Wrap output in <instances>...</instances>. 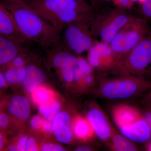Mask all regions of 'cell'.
Returning a JSON list of instances; mask_svg holds the SVG:
<instances>
[{
	"mask_svg": "<svg viewBox=\"0 0 151 151\" xmlns=\"http://www.w3.org/2000/svg\"><path fill=\"white\" fill-rule=\"evenodd\" d=\"M12 15L22 34L30 42L46 50L59 43L60 33L25 0H0Z\"/></svg>",
	"mask_w": 151,
	"mask_h": 151,
	"instance_id": "1",
	"label": "cell"
},
{
	"mask_svg": "<svg viewBox=\"0 0 151 151\" xmlns=\"http://www.w3.org/2000/svg\"><path fill=\"white\" fill-rule=\"evenodd\" d=\"M60 33L68 25L80 21L91 22L94 9L86 0H25Z\"/></svg>",
	"mask_w": 151,
	"mask_h": 151,
	"instance_id": "2",
	"label": "cell"
},
{
	"mask_svg": "<svg viewBox=\"0 0 151 151\" xmlns=\"http://www.w3.org/2000/svg\"><path fill=\"white\" fill-rule=\"evenodd\" d=\"M114 123L121 134L134 142H145L150 139L151 129L139 111L131 105L121 104L112 111Z\"/></svg>",
	"mask_w": 151,
	"mask_h": 151,
	"instance_id": "3",
	"label": "cell"
},
{
	"mask_svg": "<svg viewBox=\"0 0 151 151\" xmlns=\"http://www.w3.org/2000/svg\"><path fill=\"white\" fill-rule=\"evenodd\" d=\"M148 22L133 17L114 37L109 46L116 65L138 44L150 30Z\"/></svg>",
	"mask_w": 151,
	"mask_h": 151,
	"instance_id": "4",
	"label": "cell"
},
{
	"mask_svg": "<svg viewBox=\"0 0 151 151\" xmlns=\"http://www.w3.org/2000/svg\"><path fill=\"white\" fill-rule=\"evenodd\" d=\"M142 79L129 74L104 80L97 93L100 97L111 100H124L134 97L149 86Z\"/></svg>",
	"mask_w": 151,
	"mask_h": 151,
	"instance_id": "5",
	"label": "cell"
},
{
	"mask_svg": "<svg viewBox=\"0 0 151 151\" xmlns=\"http://www.w3.org/2000/svg\"><path fill=\"white\" fill-rule=\"evenodd\" d=\"M90 24L89 22L80 21L68 25L60 32V43L75 55L89 51L95 44Z\"/></svg>",
	"mask_w": 151,
	"mask_h": 151,
	"instance_id": "6",
	"label": "cell"
},
{
	"mask_svg": "<svg viewBox=\"0 0 151 151\" xmlns=\"http://www.w3.org/2000/svg\"><path fill=\"white\" fill-rule=\"evenodd\" d=\"M102 16H94L90 28L93 36L97 35L104 43L109 45L122 27L133 17L122 8L111 10Z\"/></svg>",
	"mask_w": 151,
	"mask_h": 151,
	"instance_id": "7",
	"label": "cell"
},
{
	"mask_svg": "<svg viewBox=\"0 0 151 151\" xmlns=\"http://www.w3.org/2000/svg\"><path fill=\"white\" fill-rule=\"evenodd\" d=\"M151 64V29L142 40L116 65L125 74L138 75Z\"/></svg>",
	"mask_w": 151,
	"mask_h": 151,
	"instance_id": "8",
	"label": "cell"
},
{
	"mask_svg": "<svg viewBox=\"0 0 151 151\" xmlns=\"http://www.w3.org/2000/svg\"><path fill=\"white\" fill-rule=\"evenodd\" d=\"M86 119L95 136L104 142L110 140L114 128L111 126L108 117L101 108L97 106L90 108L86 114Z\"/></svg>",
	"mask_w": 151,
	"mask_h": 151,
	"instance_id": "9",
	"label": "cell"
},
{
	"mask_svg": "<svg viewBox=\"0 0 151 151\" xmlns=\"http://www.w3.org/2000/svg\"><path fill=\"white\" fill-rule=\"evenodd\" d=\"M0 34L20 44L30 42L22 34L10 12L1 2Z\"/></svg>",
	"mask_w": 151,
	"mask_h": 151,
	"instance_id": "10",
	"label": "cell"
},
{
	"mask_svg": "<svg viewBox=\"0 0 151 151\" xmlns=\"http://www.w3.org/2000/svg\"><path fill=\"white\" fill-rule=\"evenodd\" d=\"M53 132L57 140L67 144L72 140L73 132L69 114L65 111H59L52 122Z\"/></svg>",
	"mask_w": 151,
	"mask_h": 151,
	"instance_id": "11",
	"label": "cell"
},
{
	"mask_svg": "<svg viewBox=\"0 0 151 151\" xmlns=\"http://www.w3.org/2000/svg\"><path fill=\"white\" fill-rule=\"evenodd\" d=\"M29 47L0 34V66L8 64Z\"/></svg>",
	"mask_w": 151,
	"mask_h": 151,
	"instance_id": "12",
	"label": "cell"
},
{
	"mask_svg": "<svg viewBox=\"0 0 151 151\" xmlns=\"http://www.w3.org/2000/svg\"><path fill=\"white\" fill-rule=\"evenodd\" d=\"M46 75L43 70L35 65H30L26 68V75L23 81V86L27 91L32 92L43 83Z\"/></svg>",
	"mask_w": 151,
	"mask_h": 151,
	"instance_id": "13",
	"label": "cell"
},
{
	"mask_svg": "<svg viewBox=\"0 0 151 151\" xmlns=\"http://www.w3.org/2000/svg\"><path fill=\"white\" fill-rule=\"evenodd\" d=\"M8 110L11 115L17 119L25 120L29 117L30 106L28 100L25 97L15 96L10 100Z\"/></svg>",
	"mask_w": 151,
	"mask_h": 151,
	"instance_id": "14",
	"label": "cell"
},
{
	"mask_svg": "<svg viewBox=\"0 0 151 151\" xmlns=\"http://www.w3.org/2000/svg\"><path fill=\"white\" fill-rule=\"evenodd\" d=\"M72 131L76 138L83 140L90 139L95 136L94 131L87 119L78 117L72 124Z\"/></svg>",
	"mask_w": 151,
	"mask_h": 151,
	"instance_id": "15",
	"label": "cell"
},
{
	"mask_svg": "<svg viewBox=\"0 0 151 151\" xmlns=\"http://www.w3.org/2000/svg\"><path fill=\"white\" fill-rule=\"evenodd\" d=\"M110 140L111 148L114 150L134 151L137 150L134 142L121 133H117L114 129Z\"/></svg>",
	"mask_w": 151,
	"mask_h": 151,
	"instance_id": "16",
	"label": "cell"
},
{
	"mask_svg": "<svg viewBox=\"0 0 151 151\" xmlns=\"http://www.w3.org/2000/svg\"><path fill=\"white\" fill-rule=\"evenodd\" d=\"M77 61L78 58L75 55L71 53L60 69L63 79L66 83H71L73 81L74 71L77 67Z\"/></svg>",
	"mask_w": 151,
	"mask_h": 151,
	"instance_id": "17",
	"label": "cell"
},
{
	"mask_svg": "<svg viewBox=\"0 0 151 151\" xmlns=\"http://www.w3.org/2000/svg\"><path fill=\"white\" fill-rule=\"evenodd\" d=\"M33 101L39 105L48 104L53 101L52 92L43 87H37L32 92Z\"/></svg>",
	"mask_w": 151,
	"mask_h": 151,
	"instance_id": "18",
	"label": "cell"
},
{
	"mask_svg": "<svg viewBox=\"0 0 151 151\" xmlns=\"http://www.w3.org/2000/svg\"><path fill=\"white\" fill-rule=\"evenodd\" d=\"M7 82L11 84L19 83L23 81L26 75V68H20L10 67L4 73Z\"/></svg>",
	"mask_w": 151,
	"mask_h": 151,
	"instance_id": "19",
	"label": "cell"
},
{
	"mask_svg": "<svg viewBox=\"0 0 151 151\" xmlns=\"http://www.w3.org/2000/svg\"><path fill=\"white\" fill-rule=\"evenodd\" d=\"M60 105L58 101H52L48 104L39 105V111L43 118L47 120H52L54 119L57 113L59 112Z\"/></svg>",
	"mask_w": 151,
	"mask_h": 151,
	"instance_id": "20",
	"label": "cell"
},
{
	"mask_svg": "<svg viewBox=\"0 0 151 151\" xmlns=\"http://www.w3.org/2000/svg\"><path fill=\"white\" fill-rule=\"evenodd\" d=\"M143 19L147 22L151 21V0H144L140 8Z\"/></svg>",
	"mask_w": 151,
	"mask_h": 151,
	"instance_id": "21",
	"label": "cell"
},
{
	"mask_svg": "<svg viewBox=\"0 0 151 151\" xmlns=\"http://www.w3.org/2000/svg\"><path fill=\"white\" fill-rule=\"evenodd\" d=\"M92 66L82 58H78L77 67L84 75L92 74Z\"/></svg>",
	"mask_w": 151,
	"mask_h": 151,
	"instance_id": "22",
	"label": "cell"
},
{
	"mask_svg": "<svg viewBox=\"0 0 151 151\" xmlns=\"http://www.w3.org/2000/svg\"><path fill=\"white\" fill-rule=\"evenodd\" d=\"M65 149L62 146L56 144L46 143L42 146V151H64Z\"/></svg>",
	"mask_w": 151,
	"mask_h": 151,
	"instance_id": "23",
	"label": "cell"
},
{
	"mask_svg": "<svg viewBox=\"0 0 151 151\" xmlns=\"http://www.w3.org/2000/svg\"><path fill=\"white\" fill-rule=\"evenodd\" d=\"M42 120L38 116H35L33 117L31 119L30 124L32 128L34 129H38L41 127Z\"/></svg>",
	"mask_w": 151,
	"mask_h": 151,
	"instance_id": "24",
	"label": "cell"
},
{
	"mask_svg": "<svg viewBox=\"0 0 151 151\" xmlns=\"http://www.w3.org/2000/svg\"><path fill=\"white\" fill-rule=\"evenodd\" d=\"M37 150V145L35 140L33 138H28L27 142L25 151H36Z\"/></svg>",
	"mask_w": 151,
	"mask_h": 151,
	"instance_id": "25",
	"label": "cell"
},
{
	"mask_svg": "<svg viewBox=\"0 0 151 151\" xmlns=\"http://www.w3.org/2000/svg\"><path fill=\"white\" fill-rule=\"evenodd\" d=\"M20 54L17 56L15 58H14L11 62L9 63H11V65H12L11 67L20 68L23 67V65L24 64V60L22 58V57L20 56Z\"/></svg>",
	"mask_w": 151,
	"mask_h": 151,
	"instance_id": "26",
	"label": "cell"
},
{
	"mask_svg": "<svg viewBox=\"0 0 151 151\" xmlns=\"http://www.w3.org/2000/svg\"><path fill=\"white\" fill-rule=\"evenodd\" d=\"M27 139V136L25 135H22L19 138L17 145L19 151H25Z\"/></svg>",
	"mask_w": 151,
	"mask_h": 151,
	"instance_id": "27",
	"label": "cell"
},
{
	"mask_svg": "<svg viewBox=\"0 0 151 151\" xmlns=\"http://www.w3.org/2000/svg\"><path fill=\"white\" fill-rule=\"evenodd\" d=\"M41 127L47 133H50L53 131L52 122L50 120H45L42 121Z\"/></svg>",
	"mask_w": 151,
	"mask_h": 151,
	"instance_id": "28",
	"label": "cell"
},
{
	"mask_svg": "<svg viewBox=\"0 0 151 151\" xmlns=\"http://www.w3.org/2000/svg\"><path fill=\"white\" fill-rule=\"evenodd\" d=\"M9 119L8 116L5 113L0 114V127L5 128L8 125Z\"/></svg>",
	"mask_w": 151,
	"mask_h": 151,
	"instance_id": "29",
	"label": "cell"
},
{
	"mask_svg": "<svg viewBox=\"0 0 151 151\" xmlns=\"http://www.w3.org/2000/svg\"><path fill=\"white\" fill-rule=\"evenodd\" d=\"M6 82L4 74L0 70V88H3L5 86Z\"/></svg>",
	"mask_w": 151,
	"mask_h": 151,
	"instance_id": "30",
	"label": "cell"
},
{
	"mask_svg": "<svg viewBox=\"0 0 151 151\" xmlns=\"http://www.w3.org/2000/svg\"><path fill=\"white\" fill-rule=\"evenodd\" d=\"M76 151H92V148L87 146H81L77 147L74 149Z\"/></svg>",
	"mask_w": 151,
	"mask_h": 151,
	"instance_id": "31",
	"label": "cell"
},
{
	"mask_svg": "<svg viewBox=\"0 0 151 151\" xmlns=\"http://www.w3.org/2000/svg\"><path fill=\"white\" fill-rule=\"evenodd\" d=\"M90 1H91V5L94 9V7H97V6H100L103 2V0H90Z\"/></svg>",
	"mask_w": 151,
	"mask_h": 151,
	"instance_id": "32",
	"label": "cell"
},
{
	"mask_svg": "<svg viewBox=\"0 0 151 151\" xmlns=\"http://www.w3.org/2000/svg\"><path fill=\"white\" fill-rule=\"evenodd\" d=\"M4 139L1 134H0V150H1L4 147Z\"/></svg>",
	"mask_w": 151,
	"mask_h": 151,
	"instance_id": "33",
	"label": "cell"
},
{
	"mask_svg": "<svg viewBox=\"0 0 151 151\" xmlns=\"http://www.w3.org/2000/svg\"><path fill=\"white\" fill-rule=\"evenodd\" d=\"M9 151H19L17 145H12L10 146L9 148Z\"/></svg>",
	"mask_w": 151,
	"mask_h": 151,
	"instance_id": "34",
	"label": "cell"
},
{
	"mask_svg": "<svg viewBox=\"0 0 151 151\" xmlns=\"http://www.w3.org/2000/svg\"><path fill=\"white\" fill-rule=\"evenodd\" d=\"M119 1L124 6H127L129 4L131 0H119Z\"/></svg>",
	"mask_w": 151,
	"mask_h": 151,
	"instance_id": "35",
	"label": "cell"
},
{
	"mask_svg": "<svg viewBox=\"0 0 151 151\" xmlns=\"http://www.w3.org/2000/svg\"><path fill=\"white\" fill-rule=\"evenodd\" d=\"M148 149L149 151H151V142L149 144Z\"/></svg>",
	"mask_w": 151,
	"mask_h": 151,
	"instance_id": "36",
	"label": "cell"
},
{
	"mask_svg": "<svg viewBox=\"0 0 151 151\" xmlns=\"http://www.w3.org/2000/svg\"><path fill=\"white\" fill-rule=\"evenodd\" d=\"M149 100H150V102L151 103V93L150 94V96H149Z\"/></svg>",
	"mask_w": 151,
	"mask_h": 151,
	"instance_id": "37",
	"label": "cell"
},
{
	"mask_svg": "<svg viewBox=\"0 0 151 151\" xmlns=\"http://www.w3.org/2000/svg\"><path fill=\"white\" fill-rule=\"evenodd\" d=\"M150 129H151V125L150 127Z\"/></svg>",
	"mask_w": 151,
	"mask_h": 151,
	"instance_id": "38",
	"label": "cell"
}]
</instances>
